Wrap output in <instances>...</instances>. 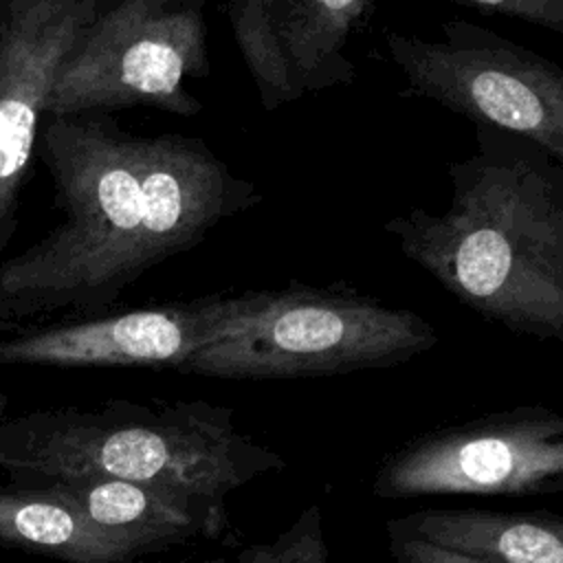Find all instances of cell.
Instances as JSON below:
<instances>
[{
	"label": "cell",
	"instance_id": "cell-1",
	"mask_svg": "<svg viewBox=\"0 0 563 563\" xmlns=\"http://www.w3.org/2000/svg\"><path fill=\"white\" fill-rule=\"evenodd\" d=\"M37 154L64 220L0 260V325L59 310L97 314L147 271L253 209V180L198 136H139L110 114L46 117Z\"/></svg>",
	"mask_w": 563,
	"mask_h": 563
},
{
	"label": "cell",
	"instance_id": "cell-2",
	"mask_svg": "<svg viewBox=\"0 0 563 563\" xmlns=\"http://www.w3.org/2000/svg\"><path fill=\"white\" fill-rule=\"evenodd\" d=\"M446 211L413 207L383 229L451 297L515 334L563 341V163L475 125V152L449 165Z\"/></svg>",
	"mask_w": 563,
	"mask_h": 563
},
{
	"label": "cell",
	"instance_id": "cell-3",
	"mask_svg": "<svg viewBox=\"0 0 563 563\" xmlns=\"http://www.w3.org/2000/svg\"><path fill=\"white\" fill-rule=\"evenodd\" d=\"M284 457L240 433L233 411L205 400H110L99 409H46L0 420V471L13 486L128 479L224 506Z\"/></svg>",
	"mask_w": 563,
	"mask_h": 563
},
{
	"label": "cell",
	"instance_id": "cell-4",
	"mask_svg": "<svg viewBox=\"0 0 563 563\" xmlns=\"http://www.w3.org/2000/svg\"><path fill=\"white\" fill-rule=\"evenodd\" d=\"M435 343V328L409 308L292 279L224 295L218 332L178 372L235 380L339 376L402 365Z\"/></svg>",
	"mask_w": 563,
	"mask_h": 563
},
{
	"label": "cell",
	"instance_id": "cell-5",
	"mask_svg": "<svg viewBox=\"0 0 563 563\" xmlns=\"http://www.w3.org/2000/svg\"><path fill=\"white\" fill-rule=\"evenodd\" d=\"M207 0H99L68 53L46 117L110 114L147 106L196 117L202 101L187 81L211 75Z\"/></svg>",
	"mask_w": 563,
	"mask_h": 563
},
{
	"label": "cell",
	"instance_id": "cell-6",
	"mask_svg": "<svg viewBox=\"0 0 563 563\" xmlns=\"http://www.w3.org/2000/svg\"><path fill=\"white\" fill-rule=\"evenodd\" d=\"M385 46L409 92L475 125L517 134L563 163V70L537 51L468 20L442 40L387 31Z\"/></svg>",
	"mask_w": 563,
	"mask_h": 563
},
{
	"label": "cell",
	"instance_id": "cell-7",
	"mask_svg": "<svg viewBox=\"0 0 563 563\" xmlns=\"http://www.w3.org/2000/svg\"><path fill=\"white\" fill-rule=\"evenodd\" d=\"M563 488V418L541 405H519L427 431L376 468L380 499L424 495L526 497Z\"/></svg>",
	"mask_w": 563,
	"mask_h": 563
},
{
	"label": "cell",
	"instance_id": "cell-8",
	"mask_svg": "<svg viewBox=\"0 0 563 563\" xmlns=\"http://www.w3.org/2000/svg\"><path fill=\"white\" fill-rule=\"evenodd\" d=\"M99 0H0V255L18 231L53 84Z\"/></svg>",
	"mask_w": 563,
	"mask_h": 563
},
{
	"label": "cell",
	"instance_id": "cell-9",
	"mask_svg": "<svg viewBox=\"0 0 563 563\" xmlns=\"http://www.w3.org/2000/svg\"><path fill=\"white\" fill-rule=\"evenodd\" d=\"M374 0H229L227 20L260 106L275 112L356 79L352 37Z\"/></svg>",
	"mask_w": 563,
	"mask_h": 563
},
{
	"label": "cell",
	"instance_id": "cell-10",
	"mask_svg": "<svg viewBox=\"0 0 563 563\" xmlns=\"http://www.w3.org/2000/svg\"><path fill=\"white\" fill-rule=\"evenodd\" d=\"M224 295L95 314L0 339V365L176 369L220 328Z\"/></svg>",
	"mask_w": 563,
	"mask_h": 563
},
{
	"label": "cell",
	"instance_id": "cell-11",
	"mask_svg": "<svg viewBox=\"0 0 563 563\" xmlns=\"http://www.w3.org/2000/svg\"><path fill=\"white\" fill-rule=\"evenodd\" d=\"M95 528L130 543L141 556L194 537H218L227 526V508L187 493L128 482L73 479L48 484Z\"/></svg>",
	"mask_w": 563,
	"mask_h": 563
},
{
	"label": "cell",
	"instance_id": "cell-12",
	"mask_svg": "<svg viewBox=\"0 0 563 563\" xmlns=\"http://www.w3.org/2000/svg\"><path fill=\"white\" fill-rule=\"evenodd\" d=\"M387 537H407L486 563H563V521L545 510H418L387 521Z\"/></svg>",
	"mask_w": 563,
	"mask_h": 563
},
{
	"label": "cell",
	"instance_id": "cell-13",
	"mask_svg": "<svg viewBox=\"0 0 563 563\" xmlns=\"http://www.w3.org/2000/svg\"><path fill=\"white\" fill-rule=\"evenodd\" d=\"M0 545L64 563H134L141 556L46 486L0 488Z\"/></svg>",
	"mask_w": 563,
	"mask_h": 563
},
{
	"label": "cell",
	"instance_id": "cell-14",
	"mask_svg": "<svg viewBox=\"0 0 563 563\" xmlns=\"http://www.w3.org/2000/svg\"><path fill=\"white\" fill-rule=\"evenodd\" d=\"M205 563H330L321 508L319 504H310L275 539L244 548L233 559H213Z\"/></svg>",
	"mask_w": 563,
	"mask_h": 563
},
{
	"label": "cell",
	"instance_id": "cell-15",
	"mask_svg": "<svg viewBox=\"0 0 563 563\" xmlns=\"http://www.w3.org/2000/svg\"><path fill=\"white\" fill-rule=\"evenodd\" d=\"M486 15H504L563 33V0H455Z\"/></svg>",
	"mask_w": 563,
	"mask_h": 563
},
{
	"label": "cell",
	"instance_id": "cell-16",
	"mask_svg": "<svg viewBox=\"0 0 563 563\" xmlns=\"http://www.w3.org/2000/svg\"><path fill=\"white\" fill-rule=\"evenodd\" d=\"M389 556L394 563H486L460 552H451L427 541L407 539V537H389L387 543Z\"/></svg>",
	"mask_w": 563,
	"mask_h": 563
}]
</instances>
